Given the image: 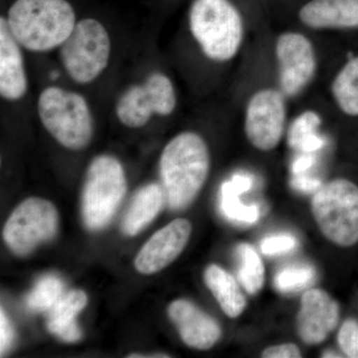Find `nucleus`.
Segmentation results:
<instances>
[{
  "label": "nucleus",
  "mask_w": 358,
  "mask_h": 358,
  "mask_svg": "<svg viewBox=\"0 0 358 358\" xmlns=\"http://www.w3.org/2000/svg\"><path fill=\"white\" fill-rule=\"evenodd\" d=\"M210 152L195 131L176 134L162 150L159 176L166 203L173 210L185 209L202 189L210 171Z\"/></svg>",
  "instance_id": "f257e3e1"
},
{
  "label": "nucleus",
  "mask_w": 358,
  "mask_h": 358,
  "mask_svg": "<svg viewBox=\"0 0 358 358\" xmlns=\"http://www.w3.org/2000/svg\"><path fill=\"white\" fill-rule=\"evenodd\" d=\"M6 18L14 39L34 53L59 48L77 23L68 0H15Z\"/></svg>",
  "instance_id": "f03ea898"
},
{
  "label": "nucleus",
  "mask_w": 358,
  "mask_h": 358,
  "mask_svg": "<svg viewBox=\"0 0 358 358\" xmlns=\"http://www.w3.org/2000/svg\"><path fill=\"white\" fill-rule=\"evenodd\" d=\"M188 27L202 54L212 62H231L243 48L245 20L231 0H194Z\"/></svg>",
  "instance_id": "7ed1b4c3"
},
{
  "label": "nucleus",
  "mask_w": 358,
  "mask_h": 358,
  "mask_svg": "<svg viewBox=\"0 0 358 358\" xmlns=\"http://www.w3.org/2000/svg\"><path fill=\"white\" fill-rule=\"evenodd\" d=\"M37 113L45 129L68 150H84L91 143L94 117L81 94L62 87H46L37 100Z\"/></svg>",
  "instance_id": "20e7f679"
},
{
  "label": "nucleus",
  "mask_w": 358,
  "mask_h": 358,
  "mask_svg": "<svg viewBox=\"0 0 358 358\" xmlns=\"http://www.w3.org/2000/svg\"><path fill=\"white\" fill-rule=\"evenodd\" d=\"M112 41L107 28L95 18L77 21L59 57L66 74L74 83L88 85L96 81L109 65Z\"/></svg>",
  "instance_id": "39448f33"
},
{
  "label": "nucleus",
  "mask_w": 358,
  "mask_h": 358,
  "mask_svg": "<svg viewBox=\"0 0 358 358\" xmlns=\"http://www.w3.org/2000/svg\"><path fill=\"white\" fill-rule=\"evenodd\" d=\"M126 192V174L119 159L102 155L92 160L82 196V216L87 229L105 228L114 217Z\"/></svg>",
  "instance_id": "423d86ee"
},
{
  "label": "nucleus",
  "mask_w": 358,
  "mask_h": 358,
  "mask_svg": "<svg viewBox=\"0 0 358 358\" xmlns=\"http://www.w3.org/2000/svg\"><path fill=\"white\" fill-rule=\"evenodd\" d=\"M315 222L324 236L341 247L358 243V186L338 178L315 192L312 200Z\"/></svg>",
  "instance_id": "0eeeda50"
},
{
  "label": "nucleus",
  "mask_w": 358,
  "mask_h": 358,
  "mask_svg": "<svg viewBox=\"0 0 358 358\" xmlns=\"http://www.w3.org/2000/svg\"><path fill=\"white\" fill-rule=\"evenodd\" d=\"M178 106L173 81L162 72L148 75L141 84L129 86L115 103V115L127 128L145 127L154 115L169 117Z\"/></svg>",
  "instance_id": "6e6552de"
},
{
  "label": "nucleus",
  "mask_w": 358,
  "mask_h": 358,
  "mask_svg": "<svg viewBox=\"0 0 358 358\" xmlns=\"http://www.w3.org/2000/svg\"><path fill=\"white\" fill-rule=\"evenodd\" d=\"M57 209L48 200L31 197L21 202L8 218L3 239L17 256H27L57 234Z\"/></svg>",
  "instance_id": "1a4fd4ad"
},
{
  "label": "nucleus",
  "mask_w": 358,
  "mask_h": 358,
  "mask_svg": "<svg viewBox=\"0 0 358 358\" xmlns=\"http://www.w3.org/2000/svg\"><path fill=\"white\" fill-rule=\"evenodd\" d=\"M287 96L279 88L266 87L254 92L245 107L244 133L261 152L275 150L281 143L288 119Z\"/></svg>",
  "instance_id": "9d476101"
},
{
  "label": "nucleus",
  "mask_w": 358,
  "mask_h": 358,
  "mask_svg": "<svg viewBox=\"0 0 358 358\" xmlns=\"http://www.w3.org/2000/svg\"><path fill=\"white\" fill-rule=\"evenodd\" d=\"M275 58L279 89L287 98L300 95L317 76V50L303 33L282 32L275 40Z\"/></svg>",
  "instance_id": "9b49d317"
},
{
  "label": "nucleus",
  "mask_w": 358,
  "mask_h": 358,
  "mask_svg": "<svg viewBox=\"0 0 358 358\" xmlns=\"http://www.w3.org/2000/svg\"><path fill=\"white\" fill-rule=\"evenodd\" d=\"M192 223L178 218L157 231L143 245L134 260V267L143 275H152L173 262L188 243Z\"/></svg>",
  "instance_id": "f8f14e48"
},
{
  "label": "nucleus",
  "mask_w": 358,
  "mask_h": 358,
  "mask_svg": "<svg viewBox=\"0 0 358 358\" xmlns=\"http://www.w3.org/2000/svg\"><path fill=\"white\" fill-rule=\"evenodd\" d=\"M338 320V305L326 292L317 289L303 294L296 317V329L303 343L320 345L333 333Z\"/></svg>",
  "instance_id": "ddd939ff"
},
{
  "label": "nucleus",
  "mask_w": 358,
  "mask_h": 358,
  "mask_svg": "<svg viewBox=\"0 0 358 358\" xmlns=\"http://www.w3.org/2000/svg\"><path fill=\"white\" fill-rule=\"evenodd\" d=\"M169 315L183 343L189 348L209 350L220 338L217 322L190 301H174L169 305Z\"/></svg>",
  "instance_id": "4468645a"
},
{
  "label": "nucleus",
  "mask_w": 358,
  "mask_h": 358,
  "mask_svg": "<svg viewBox=\"0 0 358 358\" xmlns=\"http://www.w3.org/2000/svg\"><path fill=\"white\" fill-rule=\"evenodd\" d=\"M22 47L14 39L6 18L0 17V96L8 102L22 100L28 92Z\"/></svg>",
  "instance_id": "2eb2a0df"
},
{
  "label": "nucleus",
  "mask_w": 358,
  "mask_h": 358,
  "mask_svg": "<svg viewBox=\"0 0 358 358\" xmlns=\"http://www.w3.org/2000/svg\"><path fill=\"white\" fill-rule=\"evenodd\" d=\"M301 24L312 30L358 29V0H310L299 10Z\"/></svg>",
  "instance_id": "dca6fc26"
},
{
  "label": "nucleus",
  "mask_w": 358,
  "mask_h": 358,
  "mask_svg": "<svg viewBox=\"0 0 358 358\" xmlns=\"http://www.w3.org/2000/svg\"><path fill=\"white\" fill-rule=\"evenodd\" d=\"M88 303V296L82 289L65 292L47 315L46 327L52 334L65 343H77L83 336L77 317Z\"/></svg>",
  "instance_id": "f3484780"
},
{
  "label": "nucleus",
  "mask_w": 358,
  "mask_h": 358,
  "mask_svg": "<svg viewBox=\"0 0 358 358\" xmlns=\"http://www.w3.org/2000/svg\"><path fill=\"white\" fill-rule=\"evenodd\" d=\"M166 201V195L162 185L150 183L141 188L134 194L133 201L122 220V229L124 234L136 236L141 232L159 215Z\"/></svg>",
  "instance_id": "a211bd4d"
},
{
  "label": "nucleus",
  "mask_w": 358,
  "mask_h": 358,
  "mask_svg": "<svg viewBox=\"0 0 358 358\" xmlns=\"http://www.w3.org/2000/svg\"><path fill=\"white\" fill-rule=\"evenodd\" d=\"M204 281L226 315L235 319L244 312L246 299L232 275L217 265H210L205 270Z\"/></svg>",
  "instance_id": "6ab92c4d"
},
{
  "label": "nucleus",
  "mask_w": 358,
  "mask_h": 358,
  "mask_svg": "<svg viewBox=\"0 0 358 358\" xmlns=\"http://www.w3.org/2000/svg\"><path fill=\"white\" fill-rule=\"evenodd\" d=\"M329 92L341 113L348 117H358V55L348 58L339 68Z\"/></svg>",
  "instance_id": "aec40b11"
},
{
  "label": "nucleus",
  "mask_w": 358,
  "mask_h": 358,
  "mask_svg": "<svg viewBox=\"0 0 358 358\" xmlns=\"http://www.w3.org/2000/svg\"><path fill=\"white\" fill-rule=\"evenodd\" d=\"M251 180L245 176H235L231 182L224 183L221 189V210L230 220L253 224L260 217L257 205H244L239 199L241 193L248 192Z\"/></svg>",
  "instance_id": "412c9836"
},
{
  "label": "nucleus",
  "mask_w": 358,
  "mask_h": 358,
  "mask_svg": "<svg viewBox=\"0 0 358 358\" xmlns=\"http://www.w3.org/2000/svg\"><path fill=\"white\" fill-rule=\"evenodd\" d=\"M240 259L238 277L247 293L254 294L262 289L265 282V268L254 247L251 245L240 244L237 248Z\"/></svg>",
  "instance_id": "4be33fe9"
},
{
  "label": "nucleus",
  "mask_w": 358,
  "mask_h": 358,
  "mask_svg": "<svg viewBox=\"0 0 358 358\" xmlns=\"http://www.w3.org/2000/svg\"><path fill=\"white\" fill-rule=\"evenodd\" d=\"M64 282L55 275H45L27 296V307L33 312H49L65 293Z\"/></svg>",
  "instance_id": "5701e85b"
},
{
  "label": "nucleus",
  "mask_w": 358,
  "mask_h": 358,
  "mask_svg": "<svg viewBox=\"0 0 358 358\" xmlns=\"http://www.w3.org/2000/svg\"><path fill=\"white\" fill-rule=\"evenodd\" d=\"M315 278V270L310 266H294L282 268L275 277V288L282 293L305 288Z\"/></svg>",
  "instance_id": "b1692460"
},
{
  "label": "nucleus",
  "mask_w": 358,
  "mask_h": 358,
  "mask_svg": "<svg viewBox=\"0 0 358 358\" xmlns=\"http://www.w3.org/2000/svg\"><path fill=\"white\" fill-rule=\"evenodd\" d=\"M339 348L348 357L358 358V324L352 320H346L339 329Z\"/></svg>",
  "instance_id": "393cba45"
},
{
  "label": "nucleus",
  "mask_w": 358,
  "mask_h": 358,
  "mask_svg": "<svg viewBox=\"0 0 358 358\" xmlns=\"http://www.w3.org/2000/svg\"><path fill=\"white\" fill-rule=\"evenodd\" d=\"M296 238L288 234L275 235L265 238L261 244V251L268 256L280 255L294 249Z\"/></svg>",
  "instance_id": "a878e982"
},
{
  "label": "nucleus",
  "mask_w": 358,
  "mask_h": 358,
  "mask_svg": "<svg viewBox=\"0 0 358 358\" xmlns=\"http://www.w3.org/2000/svg\"><path fill=\"white\" fill-rule=\"evenodd\" d=\"M13 326L7 319L3 308H1L0 310V355H1V357L8 352L9 348L13 345Z\"/></svg>",
  "instance_id": "bb28decb"
},
{
  "label": "nucleus",
  "mask_w": 358,
  "mask_h": 358,
  "mask_svg": "<svg viewBox=\"0 0 358 358\" xmlns=\"http://www.w3.org/2000/svg\"><path fill=\"white\" fill-rule=\"evenodd\" d=\"M263 357L266 358H298L301 357V352L298 346L293 343H285L274 345L264 350Z\"/></svg>",
  "instance_id": "cd10ccee"
},
{
  "label": "nucleus",
  "mask_w": 358,
  "mask_h": 358,
  "mask_svg": "<svg viewBox=\"0 0 358 358\" xmlns=\"http://www.w3.org/2000/svg\"><path fill=\"white\" fill-rule=\"evenodd\" d=\"M293 186L301 192H317L320 187V182L313 179H307L303 178H294Z\"/></svg>",
  "instance_id": "c85d7f7f"
},
{
  "label": "nucleus",
  "mask_w": 358,
  "mask_h": 358,
  "mask_svg": "<svg viewBox=\"0 0 358 358\" xmlns=\"http://www.w3.org/2000/svg\"><path fill=\"white\" fill-rule=\"evenodd\" d=\"M310 164H312V159L310 157H303L294 164V173H300V171L307 169Z\"/></svg>",
  "instance_id": "c756f323"
},
{
  "label": "nucleus",
  "mask_w": 358,
  "mask_h": 358,
  "mask_svg": "<svg viewBox=\"0 0 358 358\" xmlns=\"http://www.w3.org/2000/svg\"><path fill=\"white\" fill-rule=\"evenodd\" d=\"M129 357H138V358H141V357H147V358H150V357H169V355H162V353H159V355H129Z\"/></svg>",
  "instance_id": "7c9ffc66"
},
{
  "label": "nucleus",
  "mask_w": 358,
  "mask_h": 358,
  "mask_svg": "<svg viewBox=\"0 0 358 358\" xmlns=\"http://www.w3.org/2000/svg\"><path fill=\"white\" fill-rule=\"evenodd\" d=\"M336 353L331 352H324V355H322V357H338V355H334Z\"/></svg>",
  "instance_id": "2f4dec72"
}]
</instances>
